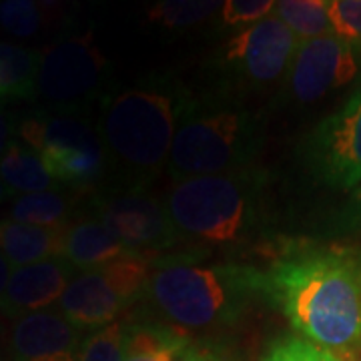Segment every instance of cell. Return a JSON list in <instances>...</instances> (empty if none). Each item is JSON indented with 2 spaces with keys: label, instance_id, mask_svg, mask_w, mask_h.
Listing matches in <instances>:
<instances>
[{
  "label": "cell",
  "instance_id": "cell-1",
  "mask_svg": "<svg viewBox=\"0 0 361 361\" xmlns=\"http://www.w3.org/2000/svg\"><path fill=\"white\" fill-rule=\"evenodd\" d=\"M261 289L313 343L339 351L361 345V265L355 253L287 247L261 269Z\"/></svg>",
  "mask_w": 361,
  "mask_h": 361
},
{
  "label": "cell",
  "instance_id": "cell-2",
  "mask_svg": "<svg viewBox=\"0 0 361 361\" xmlns=\"http://www.w3.org/2000/svg\"><path fill=\"white\" fill-rule=\"evenodd\" d=\"M191 101L177 82L165 78L145 80L104 97L97 129L106 169L118 173V185L147 187L167 169L180 116Z\"/></svg>",
  "mask_w": 361,
  "mask_h": 361
},
{
  "label": "cell",
  "instance_id": "cell-3",
  "mask_svg": "<svg viewBox=\"0 0 361 361\" xmlns=\"http://www.w3.org/2000/svg\"><path fill=\"white\" fill-rule=\"evenodd\" d=\"M261 295V269L207 263L201 253L189 251L155 255L145 299L175 327L205 331L237 323Z\"/></svg>",
  "mask_w": 361,
  "mask_h": 361
},
{
  "label": "cell",
  "instance_id": "cell-4",
  "mask_svg": "<svg viewBox=\"0 0 361 361\" xmlns=\"http://www.w3.org/2000/svg\"><path fill=\"white\" fill-rule=\"evenodd\" d=\"M271 177L259 167L173 180L163 197L180 237L211 247H241L263 231Z\"/></svg>",
  "mask_w": 361,
  "mask_h": 361
},
{
  "label": "cell",
  "instance_id": "cell-5",
  "mask_svg": "<svg viewBox=\"0 0 361 361\" xmlns=\"http://www.w3.org/2000/svg\"><path fill=\"white\" fill-rule=\"evenodd\" d=\"M265 145V123L233 104L191 101L173 139L167 171L173 180L225 175L257 167Z\"/></svg>",
  "mask_w": 361,
  "mask_h": 361
},
{
  "label": "cell",
  "instance_id": "cell-6",
  "mask_svg": "<svg viewBox=\"0 0 361 361\" xmlns=\"http://www.w3.org/2000/svg\"><path fill=\"white\" fill-rule=\"evenodd\" d=\"M16 133L63 187L90 189L106 173L101 133L89 118L77 113L28 116Z\"/></svg>",
  "mask_w": 361,
  "mask_h": 361
},
{
  "label": "cell",
  "instance_id": "cell-7",
  "mask_svg": "<svg viewBox=\"0 0 361 361\" xmlns=\"http://www.w3.org/2000/svg\"><path fill=\"white\" fill-rule=\"evenodd\" d=\"M155 255L135 251L99 269L78 271L59 301V311L80 334H90L109 323L147 293Z\"/></svg>",
  "mask_w": 361,
  "mask_h": 361
},
{
  "label": "cell",
  "instance_id": "cell-8",
  "mask_svg": "<svg viewBox=\"0 0 361 361\" xmlns=\"http://www.w3.org/2000/svg\"><path fill=\"white\" fill-rule=\"evenodd\" d=\"M109 94V61L94 32L56 40L40 52L37 94L51 113H77Z\"/></svg>",
  "mask_w": 361,
  "mask_h": 361
},
{
  "label": "cell",
  "instance_id": "cell-9",
  "mask_svg": "<svg viewBox=\"0 0 361 361\" xmlns=\"http://www.w3.org/2000/svg\"><path fill=\"white\" fill-rule=\"evenodd\" d=\"M92 217L133 251L159 255L185 241L163 199L147 187H109L92 199Z\"/></svg>",
  "mask_w": 361,
  "mask_h": 361
},
{
  "label": "cell",
  "instance_id": "cell-10",
  "mask_svg": "<svg viewBox=\"0 0 361 361\" xmlns=\"http://www.w3.org/2000/svg\"><path fill=\"white\" fill-rule=\"evenodd\" d=\"M299 39L275 14L239 28L225 42L221 66L239 85L271 89L287 77Z\"/></svg>",
  "mask_w": 361,
  "mask_h": 361
},
{
  "label": "cell",
  "instance_id": "cell-11",
  "mask_svg": "<svg viewBox=\"0 0 361 361\" xmlns=\"http://www.w3.org/2000/svg\"><path fill=\"white\" fill-rule=\"evenodd\" d=\"M311 171L337 189L361 187V87L303 142Z\"/></svg>",
  "mask_w": 361,
  "mask_h": 361
},
{
  "label": "cell",
  "instance_id": "cell-12",
  "mask_svg": "<svg viewBox=\"0 0 361 361\" xmlns=\"http://www.w3.org/2000/svg\"><path fill=\"white\" fill-rule=\"evenodd\" d=\"M357 73L360 52L355 44L337 35L299 40L285 77V92L297 104L315 103L327 92L345 87Z\"/></svg>",
  "mask_w": 361,
  "mask_h": 361
},
{
  "label": "cell",
  "instance_id": "cell-13",
  "mask_svg": "<svg viewBox=\"0 0 361 361\" xmlns=\"http://www.w3.org/2000/svg\"><path fill=\"white\" fill-rule=\"evenodd\" d=\"M82 334L59 310L30 313L14 322L11 361H78Z\"/></svg>",
  "mask_w": 361,
  "mask_h": 361
},
{
  "label": "cell",
  "instance_id": "cell-14",
  "mask_svg": "<svg viewBox=\"0 0 361 361\" xmlns=\"http://www.w3.org/2000/svg\"><path fill=\"white\" fill-rule=\"evenodd\" d=\"M75 275L77 271L63 257L14 267L0 297V313L16 322L30 313L51 310L52 305H59L66 285Z\"/></svg>",
  "mask_w": 361,
  "mask_h": 361
},
{
  "label": "cell",
  "instance_id": "cell-15",
  "mask_svg": "<svg viewBox=\"0 0 361 361\" xmlns=\"http://www.w3.org/2000/svg\"><path fill=\"white\" fill-rule=\"evenodd\" d=\"M130 253L135 251L94 217L68 225L63 259L75 271L99 269L106 263Z\"/></svg>",
  "mask_w": 361,
  "mask_h": 361
},
{
  "label": "cell",
  "instance_id": "cell-16",
  "mask_svg": "<svg viewBox=\"0 0 361 361\" xmlns=\"http://www.w3.org/2000/svg\"><path fill=\"white\" fill-rule=\"evenodd\" d=\"M68 227L47 229L13 219H0V255L13 267L63 257Z\"/></svg>",
  "mask_w": 361,
  "mask_h": 361
},
{
  "label": "cell",
  "instance_id": "cell-17",
  "mask_svg": "<svg viewBox=\"0 0 361 361\" xmlns=\"http://www.w3.org/2000/svg\"><path fill=\"white\" fill-rule=\"evenodd\" d=\"M193 341L167 323L127 322L123 361H179Z\"/></svg>",
  "mask_w": 361,
  "mask_h": 361
},
{
  "label": "cell",
  "instance_id": "cell-18",
  "mask_svg": "<svg viewBox=\"0 0 361 361\" xmlns=\"http://www.w3.org/2000/svg\"><path fill=\"white\" fill-rule=\"evenodd\" d=\"M0 180L13 195L59 191L63 185L52 179L40 157L18 141H11L0 159Z\"/></svg>",
  "mask_w": 361,
  "mask_h": 361
},
{
  "label": "cell",
  "instance_id": "cell-19",
  "mask_svg": "<svg viewBox=\"0 0 361 361\" xmlns=\"http://www.w3.org/2000/svg\"><path fill=\"white\" fill-rule=\"evenodd\" d=\"M40 52L0 42V103L32 99L37 94Z\"/></svg>",
  "mask_w": 361,
  "mask_h": 361
},
{
  "label": "cell",
  "instance_id": "cell-20",
  "mask_svg": "<svg viewBox=\"0 0 361 361\" xmlns=\"http://www.w3.org/2000/svg\"><path fill=\"white\" fill-rule=\"evenodd\" d=\"M73 205L61 191L23 195L11 205V219L35 227L61 229L71 225Z\"/></svg>",
  "mask_w": 361,
  "mask_h": 361
},
{
  "label": "cell",
  "instance_id": "cell-21",
  "mask_svg": "<svg viewBox=\"0 0 361 361\" xmlns=\"http://www.w3.org/2000/svg\"><path fill=\"white\" fill-rule=\"evenodd\" d=\"M273 14L289 26L299 40L334 35L327 0H275Z\"/></svg>",
  "mask_w": 361,
  "mask_h": 361
},
{
  "label": "cell",
  "instance_id": "cell-22",
  "mask_svg": "<svg viewBox=\"0 0 361 361\" xmlns=\"http://www.w3.org/2000/svg\"><path fill=\"white\" fill-rule=\"evenodd\" d=\"M225 0H157L147 11V20L165 30H185L219 13Z\"/></svg>",
  "mask_w": 361,
  "mask_h": 361
},
{
  "label": "cell",
  "instance_id": "cell-23",
  "mask_svg": "<svg viewBox=\"0 0 361 361\" xmlns=\"http://www.w3.org/2000/svg\"><path fill=\"white\" fill-rule=\"evenodd\" d=\"M127 322H113L82 339L78 361H123Z\"/></svg>",
  "mask_w": 361,
  "mask_h": 361
},
{
  "label": "cell",
  "instance_id": "cell-24",
  "mask_svg": "<svg viewBox=\"0 0 361 361\" xmlns=\"http://www.w3.org/2000/svg\"><path fill=\"white\" fill-rule=\"evenodd\" d=\"M0 26L23 39L47 28L37 0H0Z\"/></svg>",
  "mask_w": 361,
  "mask_h": 361
},
{
  "label": "cell",
  "instance_id": "cell-25",
  "mask_svg": "<svg viewBox=\"0 0 361 361\" xmlns=\"http://www.w3.org/2000/svg\"><path fill=\"white\" fill-rule=\"evenodd\" d=\"M261 361H341L331 353V349L322 348L303 337H279L271 341Z\"/></svg>",
  "mask_w": 361,
  "mask_h": 361
},
{
  "label": "cell",
  "instance_id": "cell-26",
  "mask_svg": "<svg viewBox=\"0 0 361 361\" xmlns=\"http://www.w3.org/2000/svg\"><path fill=\"white\" fill-rule=\"evenodd\" d=\"M327 13L334 35L361 47V0H327Z\"/></svg>",
  "mask_w": 361,
  "mask_h": 361
},
{
  "label": "cell",
  "instance_id": "cell-27",
  "mask_svg": "<svg viewBox=\"0 0 361 361\" xmlns=\"http://www.w3.org/2000/svg\"><path fill=\"white\" fill-rule=\"evenodd\" d=\"M275 11V0H225L219 11V20L229 28H243Z\"/></svg>",
  "mask_w": 361,
  "mask_h": 361
},
{
  "label": "cell",
  "instance_id": "cell-28",
  "mask_svg": "<svg viewBox=\"0 0 361 361\" xmlns=\"http://www.w3.org/2000/svg\"><path fill=\"white\" fill-rule=\"evenodd\" d=\"M179 361H237L227 351H223L219 345L211 343H191L185 349Z\"/></svg>",
  "mask_w": 361,
  "mask_h": 361
},
{
  "label": "cell",
  "instance_id": "cell-29",
  "mask_svg": "<svg viewBox=\"0 0 361 361\" xmlns=\"http://www.w3.org/2000/svg\"><path fill=\"white\" fill-rule=\"evenodd\" d=\"M339 225L345 231H361V189L349 201V205L343 209V215H341V223Z\"/></svg>",
  "mask_w": 361,
  "mask_h": 361
},
{
  "label": "cell",
  "instance_id": "cell-30",
  "mask_svg": "<svg viewBox=\"0 0 361 361\" xmlns=\"http://www.w3.org/2000/svg\"><path fill=\"white\" fill-rule=\"evenodd\" d=\"M11 141H13V123L4 111H0V159H2Z\"/></svg>",
  "mask_w": 361,
  "mask_h": 361
},
{
  "label": "cell",
  "instance_id": "cell-31",
  "mask_svg": "<svg viewBox=\"0 0 361 361\" xmlns=\"http://www.w3.org/2000/svg\"><path fill=\"white\" fill-rule=\"evenodd\" d=\"M13 269H14L13 265L0 255V297H2L4 289H6V285H8V279H11V275H13Z\"/></svg>",
  "mask_w": 361,
  "mask_h": 361
},
{
  "label": "cell",
  "instance_id": "cell-32",
  "mask_svg": "<svg viewBox=\"0 0 361 361\" xmlns=\"http://www.w3.org/2000/svg\"><path fill=\"white\" fill-rule=\"evenodd\" d=\"M11 197H13V193H11V191H8V187L0 180V205H2V203H6Z\"/></svg>",
  "mask_w": 361,
  "mask_h": 361
},
{
  "label": "cell",
  "instance_id": "cell-33",
  "mask_svg": "<svg viewBox=\"0 0 361 361\" xmlns=\"http://www.w3.org/2000/svg\"><path fill=\"white\" fill-rule=\"evenodd\" d=\"M355 257H357V261H360V265H361V251L360 253H355Z\"/></svg>",
  "mask_w": 361,
  "mask_h": 361
}]
</instances>
